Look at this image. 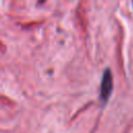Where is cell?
<instances>
[{"label":"cell","instance_id":"obj_1","mask_svg":"<svg viewBox=\"0 0 133 133\" xmlns=\"http://www.w3.org/2000/svg\"><path fill=\"white\" fill-rule=\"evenodd\" d=\"M113 88V83H112V75L110 71L107 69L103 73L102 80H101V87H100V97L103 103H106L111 95Z\"/></svg>","mask_w":133,"mask_h":133}]
</instances>
